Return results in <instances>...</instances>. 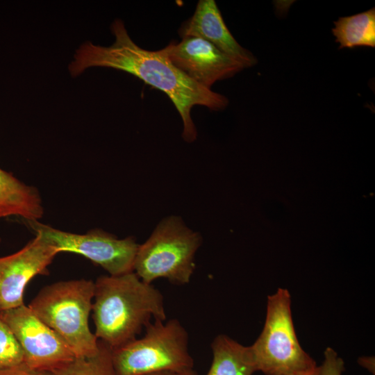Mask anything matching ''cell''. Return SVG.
Returning <instances> with one entry per match:
<instances>
[{
	"label": "cell",
	"instance_id": "cell-1",
	"mask_svg": "<svg viewBox=\"0 0 375 375\" xmlns=\"http://www.w3.org/2000/svg\"><path fill=\"white\" fill-rule=\"evenodd\" d=\"M115 42L108 47L83 43L69 65L72 76L92 67L112 68L128 72L163 92L178 110L183 122L182 138L188 143L195 141L197 131L191 117L194 106L212 110L226 108L228 99L188 77L168 59L163 49L149 51L136 44L124 22L115 19L111 25Z\"/></svg>",
	"mask_w": 375,
	"mask_h": 375
},
{
	"label": "cell",
	"instance_id": "cell-15",
	"mask_svg": "<svg viewBox=\"0 0 375 375\" xmlns=\"http://www.w3.org/2000/svg\"><path fill=\"white\" fill-rule=\"evenodd\" d=\"M99 350L92 357H76L65 365L44 375H116L112 362V349L99 340Z\"/></svg>",
	"mask_w": 375,
	"mask_h": 375
},
{
	"label": "cell",
	"instance_id": "cell-20",
	"mask_svg": "<svg viewBox=\"0 0 375 375\" xmlns=\"http://www.w3.org/2000/svg\"><path fill=\"white\" fill-rule=\"evenodd\" d=\"M294 375H318V367H317L316 368H315L313 369H311V370H309V371H307V372H302V373H299V374H294Z\"/></svg>",
	"mask_w": 375,
	"mask_h": 375
},
{
	"label": "cell",
	"instance_id": "cell-13",
	"mask_svg": "<svg viewBox=\"0 0 375 375\" xmlns=\"http://www.w3.org/2000/svg\"><path fill=\"white\" fill-rule=\"evenodd\" d=\"M211 349L212 360L206 375H252L257 372L249 347L220 334Z\"/></svg>",
	"mask_w": 375,
	"mask_h": 375
},
{
	"label": "cell",
	"instance_id": "cell-8",
	"mask_svg": "<svg viewBox=\"0 0 375 375\" xmlns=\"http://www.w3.org/2000/svg\"><path fill=\"white\" fill-rule=\"evenodd\" d=\"M0 318L10 328L30 369L49 372L76 358L69 345L25 305L0 312Z\"/></svg>",
	"mask_w": 375,
	"mask_h": 375
},
{
	"label": "cell",
	"instance_id": "cell-4",
	"mask_svg": "<svg viewBox=\"0 0 375 375\" xmlns=\"http://www.w3.org/2000/svg\"><path fill=\"white\" fill-rule=\"evenodd\" d=\"M201 244V234L190 228L181 217L167 216L139 245L133 272L149 284L158 278H165L178 285L188 284L194 272L195 255Z\"/></svg>",
	"mask_w": 375,
	"mask_h": 375
},
{
	"label": "cell",
	"instance_id": "cell-7",
	"mask_svg": "<svg viewBox=\"0 0 375 375\" xmlns=\"http://www.w3.org/2000/svg\"><path fill=\"white\" fill-rule=\"evenodd\" d=\"M26 222L35 234L40 235L59 253L67 251L81 255L111 276L133 272L140 245L134 237L119 239L99 228L78 234L55 228L38 220Z\"/></svg>",
	"mask_w": 375,
	"mask_h": 375
},
{
	"label": "cell",
	"instance_id": "cell-3",
	"mask_svg": "<svg viewBox=\"0 0 375 375\" xmlns=\"http://www.w3.org/2000/svg\"><path fill=\"white\" fill-rule=\"evenodd\" d=\"M94 282L78 279L49 285L28 306L71 348L76 357H92L99 350V340L89 328Z\"/></svg>",
	"mask_w": 375,
	"mask_h": 375
},
{
	"label": "cell",
	"instance_id": "cell-9",
	"mask_svg": "<svg viewBox=\"0 0 375 375\" xmlns=\"http://www.w3.org/2000/svg\"><path fill=\"white\" fill-rule=\"evenodd\" d=\"M59 252L40 235L18 251L0 257V312L24 303L25 288L37 275H47Z\"/></svg>",
	"mask_w": 375,
	"mask_h": 375
},
{
	"label": "cell",
	"instance_id": "cell-2",
	"mask_svg": "<svg viewBox=\"0 0 375 375\" xmlns=\"http://www.w3.org/2000/svg\"><path fill=\"white\" fill-rule=\"evenodd\" d=\"M93 299L94 335L111 349L137 338L151 319L167 318L162 293L134 272L98 277Z\"/></svg>",
	"mask_w": 375,
	"mask_h": 375
},
{
	"label": "cell",
	"instance_id": "cell-6",
	"mask_svg": "<svg viewBox=\"0 0 375 375\" xmlns=\"http://www.w3.org/2000/svg\"><path fill=\"white\" fill-rule=\"evenodd\" d=\"M290 304L286 289L268 296L263 329L249 346L256 371L265 375H294L317 367L298 341Z\"/></svg>",
	"mask_w": 375,
	"mask_h": 375
},
{
	"label": "cell",
	"instance_id": "cell-12",
	"mask_svg": "<svg viewBox=\"0 0 375 375\" xmlns=\"http://www.w3.org/2000/svg\"><path fill=\"white\" fill-rule=\"evenodd\" d=\"M43 214L42 198L37 188L0 167V220L17 216L26 222L38 221Z\"/></svg>",
	"mask_w": 375,
	"mask_h": 375
},
{
	"label": "cell",
	"instance_id": "cell-18",
	"mask_svg": "<svg viewBox=\"0 0 375 375\" xmlns=\"http://www.w3.org/2000/svg\"><path fill=\"white\" fill-rule=\"evenodd\" d=\"M0 375H44L42 372L33 370L22 363L11 367L0 369Z\"/></svg>",
	"mask_w": 375,
	"mask_h": 375
},
{
	"label": "cell",
	"instance_id": "cell-14",
	"mask_svg": "<svg viewBox=\"0 0 375 375\" xmlns=\"http://www.w3.org/2000/svg\"><path fill=\"white\" fill-rule=\"evenodd\" d=\"M332 33L340 49L360 46L375 47V8L334 22Z\"/></svg>",
	"mask_w": 375,
	"mask_h": 375
},
{
	"label": "cell",
	"instance_id": "cell-19",
	"mask_svg": "<svg viewBox=\"0 0 375 375\" xmlns=\"http://www.w3.org/2000/svg\"><path fill=\"white\" fill-rule=\"evenodd\" d=\"M145 375H198V374L192 369L185 371H160Z\"/></svg>",
	"mask_w": 375,
	"mask_h": 375
},
{
	"label": "cell",
	"instance_id": "cell-16",
	"mask_svg": "<svg viewBox=\"0 0 375 375\" xmlns=\"http://www.w3.org/2000/svg\"><path fill=\"white\" fill-rule=\"evenodd\" d=\"M24 362L22 350L7 324L0 318V369Z\"/></svg>",
	"mask_w": 375,
	"mask_h": 375
},
{
	"label": "cell",
	"instance_id": "cell-5",
	"mask_svg": "<svg viewBox=\"0 0 375 375\" xmlns=\"http://www.w3.org/2000/svg\"><path fill=\"white\" fill-rule=\"evenodd\" d=\"M112 362L116 375L194 369L188 333L177 319L151 322L142 338L112 349Z\"/></svg>",
	"mask_w": 375,
	"mask_h": 375
},
{
	"label": "cell",
	"instance_id": "cell-17",
	"mask_svg": "<svg viewBox=\"0 0 375 375\" xmlns=\"http://www.w3.org/2000/svg\"><path fill=\"white\" fill-rule=\"evenodd\" d=\"M344 370L343 360L338 356L337 353L328 347L324 351V360L318 367V375H342Z\"/></svg>",
	"mask_w": 375,
	"mask_h": 375
},
{
	"label": "cell",
	"instance_id": "cell-11",
	"mask_svg": "<svg viewBox=\"0 0 375 375\" xmlns=\"http://www.w3.org/2000/svg\"><path fill=\"white\" fill-rule=\"evenodd\" d=\"M178 34L181 38L192 36L210 42L244 68L257 63L253 53L242 47L232 35L214 0H199L194 14L178 29Z\"/></svg>",
	"mask_w": 375,
	"mask_h": 375
},
{
	"label": "cell",
	"instance_id": "cell-10",
	"mask_svg": "<svg viewBox=\"0 0 375 375\" xmlns=\"http://www.w3.org/2000/svg\"><path fill=\"white\" fill-rule=\"evenodd\" d=\"M162 49L176 68L208 89L215 82L232 77L244 69L242 64L200 38L183 37L178 42H170Z\"/></svg>",
	"mask_w": 375,
	"mask_h": 375
}]
</instances>
